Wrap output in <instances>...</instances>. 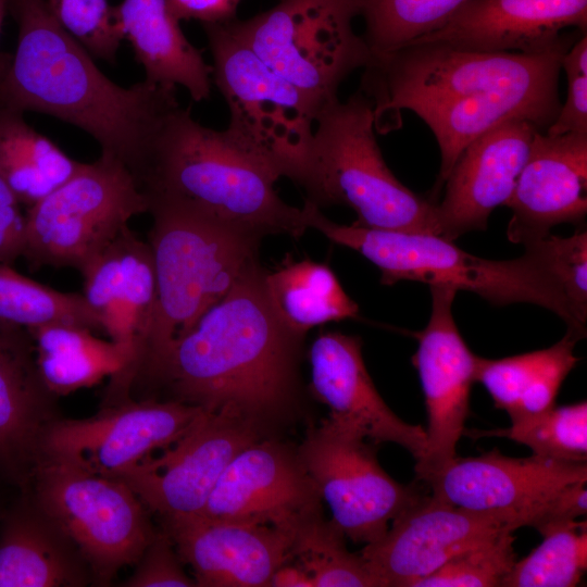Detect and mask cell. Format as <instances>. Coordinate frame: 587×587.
I'll use <instances>...</instances> for the list:
<instances>
[{
    "mask_svg": "<svg viewBox=\"0 0 587 587\" xmlns=\"http://www.w3.org/2000/svg\"><path fill=\"white\" fill-rule=\"evenodd\" d=\"M17 45L0 84V108L38 112L76 126L137 179L167 120L180 108L176 87L146 79L127 88L52 15L47 0H7Z\"/></svg>",
    "mask_w": 587,
    "mask_h": 587,
    "instance_id": "obj_1",
    "label": "cell"
},
{
    "mask_svg": "<svg viewBox=\"0 0 587 587\" xmlns=\"http://www.w3.org/2000/svg\"><path fill=\"white\" fill-rule=\"evenodd\" d=\"M259 260L227 295L134 382L162 386L172 400L217 411L234 407L262 426L294 400L304 336L275 313Z\"/></svg>",
    "mask_w": 587,
    "mask_h": 587,
    "instance_id": "obj_2",
    "label": "cell"
},
{
    "mask_svg": "<svg viewBox=\"0 0 587 587\" xmlns=\"http://www.w3.org/2000/svg\"><path fill=\"white\" fill-rule=\"evenodd\" d=\"M309 228L350 248L380 271V283L422 282L474 292L495 305L533 303L557 314L584 338L587 322V232L548 235L522 257L491 260L471 254L439 235L341 225L309 209Z\"/></svg>",
    "mask_w": 587,
    "mask_h": 587,
    "instance_id": "obj_3",
    "label": "cell"
},
{
    "mask_svg": "<svg viewBox=\"0 0 587 587\" xmlns=\"http://www.w3.org/2000/svg\"><path fill=\"white\" fill-rule=\"evenodd\" d=\"M279 178L224 130L201 125L180 107L167 120L138 184L148 196L185 203L233 227L299 238L309 228L308 210L278 196Z\"/></svg>",
    "mask_w": 587,
    "mask_h": 587,
    "instance_id": "obj_4",
    "label": "cell"
},
{
    "mask_svg": "<svg viewBox=\"0 0 587 587\" xmlns=\"http://www.w3.org/2000/svg\"><path fill=\"white\" fill-rule=\"evenodd\" d=\"M147 196V195H146ZM157 300L145 342L121 376L132 385L258 260L262 236L171 199L147 196Z\"/></svg>",
    "mask_w": 587,
    "mask_h": 587,
    "instance_id": "obj_5",
    "label": "cell"
},
{
    "mask_svg": "<svg viewBox=\"0 0 587 587\" xmlns=\"http://www.w3.org/2000/svg\"><path fill=\"white\" fill-rule=\"evenodd\" d=\"M374 105L359 89L317 113L313 137L291 179L319 209L351 208L359 226L439 235L437 202L401 184L388 168L374 133Z\"/></svg>",
    "mask_w": 587,
    "mask_h": 587,
    "instance_id": "obj_6",
    "label": "cell"
},
{
    "mask_svg": "<svg viewBox=\"0 0 587 587\" xmlns=\"http://www.w3.org/2000/svg\"><path fill=\"white\" fill-rule=\"evenodd\" d=\"M567 49L527 54L412 45L372 58L360 89L373 102L375 128L388 132L404 109L415 113L494 91H559L561 59Z\"/></svg>",
    "mask_w": 587,
    "mask_h": 587,
    "instance_id": "obj_7",
    "label": "cell"
},
{
    "mask_svg": "<svg viewBox=\"0 0 587 587\" xmlns=\"http://www.w3.org/2000/svg\"><path fill=\"white\" fill-rule=\"evenodd\" d=\"M212 83L224 97L228 138L292 179L310 147L317 107L270 68L226 23L202 24Z\"/></svg>",
    "mask_w": 587,
    "mask_h": 587,
    "instance_id": "obj_8",
    "label": "cell"
},
{
    "mask_svg": "<svg viewBox=\"0 0 587 587\" xmlns=\"http://www.w3.org/2000/svg\"><path fill=\"white\" fill-rule=\"evenodd\" d=\"M352 0H279L254 16L228 22L275 73L319 109L338 99L342 80L364 68L371 52L355 34Z\"/></svg>",
    "mask_w": 587,
    "mask_h": 587,
    "instance_id": "obj_9",
    "label": "cell"
},
{
    "mask_svg": "<svg viewBox=\"0 0 587 587\" xmlns=\"http://www.w3.org/2000/svg\"><path fill=\"white\" fill-rule=\"evenodd\" d=\"M149 202L129 168L101 154L26 209L22 253L32 270L79 272L103 251Z\"/></svg>",
    "mask_w": 587,
    "mask_h": 587,
    "instance_id": "obj_10",
    "label": "cell"
},
{
    "mask_svg": "<svg viewBox=\"0 0 587 587\" xmlns=\"http://www.w3.org/2000/svg\"><path fill=\"white\" fill-rule=\"evenodd\" d=\"M29 490L76 544L93 586H109L134 566L157 532L129 486L66 458L46 455Z\"/></svg>",
    "mask_w": 587,
    "mask_h": 587,
    "instance_id": "obj_11",
    "label": "cell"
},
{
    "mask_svg": "<svg viewBox=\"0 0 587 587\" xmlns=\"http://www.w3.org/2000/svg\"><path fill=\"white\" fill-rule=\"evenodd\" d=\"M359 430L328 416L311 427L297 447L299 458L332 521L357 544L378 540L388 523L428 495L416 479L402 485L379 465Z\"/></svg>",
    "mask_w": 587,
    "mask_h": 587,
    "instance_id": "obj_12",
    "label": "cell"
},
{
    "mask_svg": "<svg viewBox=\"0 0 587 587\" xmlns=\"http://www.w3.org/2000/svg\"><path fill=\"white\" fill-rule=\"evenodd\" d=\"M262 425L234 407L204 411L175 444L118 475L161 522L199 515L221 475Z\"/></svg>",
    "mask_w": 587,
    "mask_h": 587,
    "instance_id": "obj_13",
    "label": "cell"
},
{
    "mask_svg": "<svg viewBox=\"0 0 587 587\" xmlns=\"http://www.w3.org/2000/svg\"><path fill=\"white\" fill-rule=\"evenodd\" d=\"M578 483H587L586 461L537 454L511 458L497 448L478 457H455L424 482L434 498L473 512L503 516L516 528H535L559 495Z\"/></svg>",
    "mask_w": 587,
    "mask_h": 587,
    "instance_id": "obj_14",
    "label": "cell"
},
{
    "mask_svg": "<svg viewBox=\"0 0 587 587\" xmlns=\"http://www.w3.org/2000/svg\"><path fill=\"white\" fill-rule=\"evenodd\" d=\"M205 410L177 400L132 396L102 404L87 419H58L45 441V457L75 461L115 478L180 439Z\"/></svg>",
    "mask_w": 587,
    "mask_h": 587,
    "instance_id": "obj_15",
    "label": "cell"
},
{
    "mask_svg": "<svg viewBox=\"0 0 587 587\" xmlns=\"http://www.w3.org/2000/svg\"><path fill=\"white\" fill-rule=\"evenodd\" d=\"M432 313L423 330L413 333L417 349L412 357L425 399L427 447L415 463L416 479L424 483L455 458V448L470 414L475 383V355L455 324L452 305L458 290L429 286Z\"/></svg>",
    "mask_w": 587,
    "mask_h": 587,
    "instance_id": "obj_16",
    "label": "cell"
},
{
    "mask_svg": "<svg viewBox=\"0 0 587 587\" xmlns=\"http://www.w3.org/2000/svg\"><path fill=\"white\" fill-rule=\"evenodd\" d=\"M321 512L322 499L297 447L263 437L232 460L199 515L270 525L292 536Z\"/></svg>",
    "mask_w": 587,
    "mask_h": 587,
    "instance_id": "obj_17",
    "label": "cell"
},
{
    "mask_svg": "<svg viewBox=\"0 0 587 587\" xmlns=\"http://www.w3.org/2000/svg\"><path fill=\"white\" fill-rule=\"evenodd\" d=\"M391 522L360 552L382 587H414L460 552L517 529L503 516L454 507L430 494Z\"/></svg>",
    "mask_w": 587,
    "mask_h": 587,
    "instance_id": "obj_18",
    "label": "cell"
},
{
    "mask_svg": "<svg viewBox=\"0 0 587 587\" xmlns=\"http://www.w3.org/2000/svg\"><path fill=\"white\" fill-rule=\"evenodd\" d=\"M569 27L587 33V0H469L441 27L408 46L539 54L570 48L575 37L562 33Z\"/></svg>",
    "mask_w": 587,
    "mask_h": 587,
    "instance_id": "obj_19",
    "label": "cell"
},
{
    "mask_svg": "<svg viewBox=\"0 0 587 587\" xmlns=\"http://www.w3.org/2000/svg\"><path fill=\"white\" fill-rule=\"evenodd\" d=\"M45 385L27 329L0 325V482L30 488L45 459V441L62 417Z\"/></svg>",
    "mask_w": 587,
    "mask_h": 587,
    "instance_id": "obj_20",
    "label": "cell"
},
{
    "mask_svg": "<svg viewBox=\"0 0 587 587\" xmlns=\"http://www.w3.org/2000/svg\"><path fill=\"white\" fill-rule=\"evenodd\" d=\"M505 205L513 243L540 240L559 224H580L587 214V134L538 130Z\"/></svg>",
    "mask_w": 587,
    "mask_h": 587,
    "instance_id": "obj_21",
    "label": "cell"
},
{
    "mask_svg": "<svg viewBox=\"0 0 587 587\" xmlns=\"http://www.w3.org/2000/svg\"><path fill=\"white\" fill-rule=\"evenodd\" d=\"M538 130L526 120H509L466 146L437 203L442 238L487 228L491 212L511 197Z\"/></svg>",
    "mask_w": 587,
    "mask_h": 587,
    "instance_id": "obj_22",
    "label": "cell"
},
{
    "mask_svg": "<svg viewBox=\"0 0 587 587\" xmlns=\"http://www.w3.org/2000/svg\"><path fill=\"white\" fill-rule=\"evenodd\" d=\"M311 389L329 408V417L375 444L392 442L420 461L425 429L397 416L378 394L363 360L362 339L340 332L319 335L309 350Z\"/></svg>",
    "mask_w": 587,
    "mask_h": 587,
    "instance_id": "obj_23",
    "label": "cell"
},
{
    "mask_svg": "<svg viewBox=\"0 0 587 587\" xmlns=\"http://www.w3.org/2000/svg\"><path fill=\"white\" fill-rule=\"evenodd\" d=\"M198 587H268L290 560L291 535L270 525L192 515L162 522Z\"/></svg>",
    "mask_w": 587,
    "mask_h": 587,
    "instance_id": "obj_24",
    "label": "cell"
},
{
    "mask_svg": "<svg viewBox=\"0 0 587 587\" xmlns=\"http://www.w3.org/2000/svg\"><path fill=\"white\" fill-rule=\"evenodd\" d=\"M80 274L83 296L102 330L111 340L129 349L135 360L149 332L157 300L155 271L148 241L128 226Z\"/></svg>",
    "mask_w": 587,
    "mask_h": 587,
    "instance_id": "obj_25",
    "label": "cell"
},
{
    "mask_svg": "<svg viewBox=\"0 0 587 587\" xmlns=\"http://www.w3.org/2000/svg\"><path fill=\"white\" fill-rule=\"evenodd\" d=\"M89 566L76 544L39 505L18 491L0 520V587H85Z\"/></svg>",
    "mask_w": 587,
    "mask_h": 587,
    "instance_id": "obj_26",
    "label": "cell"
},
{
    "mask_svg": "<svg viewBox=\"0 0 587 587\" xmlns=\"http://www.w3.org/2000/svg\"><path fill=\"white\" fill-rule=\"evenodd\" d=\"M113 16L146 80L183 86L197 102L210 98L212 66L185 37L166 0H123L113 7Z\"/></svg>",
    "mask_w": 587,
    "mask_h": 587,
    "instance_id": "obj_27",
    "label": "cell"
},
{
    "mask_svg": "<svg viewBox=\"0 0 587 587\" xmlns=\"http://www.w3.org/2000/svg\"><path fill=\"white\" fill-rule=\"evenodd\" d=\"M561 109L559 91L511 90L486 92L415 112L432 129L440 150L436 189L445 184L454 163L474 139L514 118L547 129Z\"/></svg>",
    "mask_w": 587,
    "mask_h": 587,
    "instance_id": "obj_28",
    "label": "cell"
},
{
    "mask_svg": "<svg viewBox=\"0 0 587 587\" xmlns=\"http://www.w3.org/2000/svg\"><path fill=\"white\" fill-rule=\"evenodd\" d=\"M579 339L567 329L546 349L496 360L477 355L475 383L486 388L511 422L542 413L555 405L562 383L577 364L574 349Z\"/></svg>",
    "mask_w": 587,
    "mask_h": 587,
    "instance_id": "obj_29",
    "label": "cell"
},
{
    "mask_svg": "<svg viewBox=\"0 0 587 587\" xmlns=\"http://www.w3.org/2000/svg\"><path fill=\"white\" fill-rule=\"evenodd\" d=\"M27 332L34 342L39 374L58 397L111 378L134 360L126 347L100 339L83 326L51 324Z\"/></svg>",
    "mask_w": 587,
    "mask_h": 587,
    "instance_id": "obj_30",
    "label": "cell"
},
{
    "mask_svg": "<svg viewBox=\"0 0 587 587\" xmlns=\"http://www.w3.org/2000/svg\"><path fill=\"white\" fill-rule=\"evenodd\" d=\"M264 286L279 320L301 336L312 327L359 314L334 272L311 260H284L273 272L265 271Z\"/></svg>",
    "mask_w": 587,
    "mask_h": 587,
    "instance_id": "obj_31",
    "label": "cell"
},
{
    "mask_svg": "<svg viewBox=\"0 0 587 587\" xmlns=\"http://www.w3.org/2000/svg\"><path fill=\"white\" fill-rule=\"evenodd\" d=\"M83 165L29 126L23 112L0 108V176L26 209Z\"/></svg>",
    "mask_w": 587,
    "mask_h": 587,
    "instance_id": "obj_32",
    "label": "cell"
},
{
    "mask_svg": "<svg viewBox=\"0 0 587 587\" xmlns=\"http://www.w3.org/2000/svg\"><path fill=\"white\" fill-rule=\"evenodd\" d=\"M51 324L103 332L83 294L52 289L0 263V325L30 329Z\"/></svg>",
    "mask_w": 587,
    "mask_h": 587,
    "instance_id": "obj_33",
    "label": "cell"
},
{
    "mask_svg": "<svg viewBox=\"0 0 587 587\" xmlns=\"http://www.w3.org/2000/svg\"><path fill=\"white\" fill-rule=\"evenodd\" d=\"M289 561L303 567L315 587H382L362 555L347 549L344 532L322 512L295 529Z\"/></svg>",
    "mask_w": 587,
    "mask_h": 587,
    "instance_id": "obj_34",
    "label": "cell"
},
{
    "mask_svg": "<svg viewBox=\"0 0 587 587\" xmlns=\"http://www.w3.org/2000/svg\"><path fill=\"white\" fill-rule=\"evenodd\" d=\"M469 0H352L372 58L399 50L441 27Z\"/></svg>",
    "mask_w": 587,
    "mask_h": 587,
    "instance_id": "obj_35",
    "label": "cell"
},
{
    "mask_svg": "<svg viewBox=\"0 0 587 587\" xmlns=\"http://www.w3.org/2000/svg\"><path fill=\"white\" fill-rule=\"evenodd\" d=\"M542 542L516 561L504 587H573L587 570V523L565 521L537 530Z\"/></svg>",
    "mask_w": 587,
    "mask_h": 587,
    "instance_id": "obj_36",
    "label": "cell"
},
{
    "mask_svg": "<svg viewBox=\"0 0 587 587\" xmlns=\"http://www.w3.org/2000/svg\"><path fill=\"white\" fill-rule=\"evenodd\" d=\"M469 436L509 438L534 454L564 461H587V402L553 407L512 422L510 427L469 432Z\"/></svg>",
    "mask_w": 587,
    "mask_h": 587,
    "instance_id": "obj_37",
    "label": "cell"
},
{
    "mask_svg": "<svg viewBox=\"0 0 587 587\" xmlns=\"http://www.w3.org/2000/svg\"><path fill=\"white\" fill-rule=\"evenodd\" d=\"M514 532H504L451 558L414 587H494L516 562Z\"/></svg>",
    "mask_w": 587,
    "mask_h": 587,
    "instance_id": "obj_38",
    "label": "cell"
},
{
    "mask_svg": "<svg viewBox=\"0 0 587 587\" xmlns=\"http://www.w3.org/2000/svg\"><path fill=\"white\" fill-rule=\"evenodd\" d=\"M60 25L92 58L114 63L123 39L108 0H47Z\"/></svg>",
    "mask_w": 587,
    "mask_h": 587,
    "instance_id": "obj_39",
    "label": "cell"
},
{
    "mask_svg": "<svg viewBox=\"0 0 587 587\" xmlns=\"http://www.w3.org/2000/svg\"><path fill=\"white\" fill-rule=\"evenodd\" d=\"M561 68L567 78V96L546 134H587V34L582 35L562 55Z\"/></svg>",
    "mask_w": 587,
    "mask_h": 587,
    "instance_id": "obj_40",
    "label": "cell"
},
{
    "mask_svg": "<svg viewBox=\"0 0 587 587\" xmlns=\"http://www.w3.org/2000/svg\"><path fill=\"white\" fill-rule=\"evenodd\" d=\"M175 546L162 528L157 530L138 561L133 574L121 584L124 587H195L197 583L184 569Z\"/></svg>",
    "mask_w": 587,
    "mask_h": 587,
    "instance_id": "obj_41",
    "label": "cell"
},
{
    "mask_svg": "<svg viewBox=\"0 0 587 587\" xmlns=\"http://www.w3.org/2000/svg\"><path fill=\"white\" fill-rule=\"evenodd\" d=\"M25 229L22 203L0 176V263L12 265L22 258Z\"/></svg>",
    "mask_w": 587,
    "mask_h": 587,
    "instance_id": "obj_42",
    "label": "cell"
},
{
    "mask_svg": "<svg viewBox=\"0 0 587 587\" xmlns=\"http://www.w3.org/2000/svg\"><path fill=\"white\" fill-rule=\"evenodd\" d=\"M174 16L197 20L201 24L226 23L235 20L241 0H166Z\"/></svg>",
    "mask_w": 587,
    "mask_h": 587,
    "instance_id": "obj_43",
    "label": "cell"
},
{
    "mask_svg": "<svg viewBox=\"0 0 587 587\" xmlns=\"http://www.w3.org/2000/svg\"><path fill=\"white\" fill-rule=\"evenodd\" d=\"M268 587H315L310 574L294 561H287L272 574Z\"/></svg>",
    "mask_w": 587,
    "mask_h": 587,
    "instance_id": "obj_44",
    "label": "cell"
},
{
    "mask_svg": "<svg viewBox=\"0 0 587 587\" xmlns=\"http://www.w3.org/2000/svg\"><path fill=\"white\" fill-rule=\"evenodd\" d=\"M7 14H8V1L0 0V33H1L4 17ZM11 59H12V54L0 51V84L3 80L9 70Z\"/></svg>",
    "mask_w": 587,
    "mask_h": 587,
    "instance_id": "obj_45",
    "label": "cell"
},
{
    "mask_svg": "<svg viewBox=\"0 0 587 587\" xmlns=\"http://www.w3.org/2000/svg\"><path fill=\"white\" fill-rule=\"evenodd\" d=\"M0 483H1V482H0ZM4 509H5V507H3V505L1 504V502H0V520H1V516H2V514H3V512H4Z\"/></svg>",
    "mask_w": 587,
    "mask_h": 587,
    "instance_id": "obj_46",
    "label": "cell"
}]
</instances>
